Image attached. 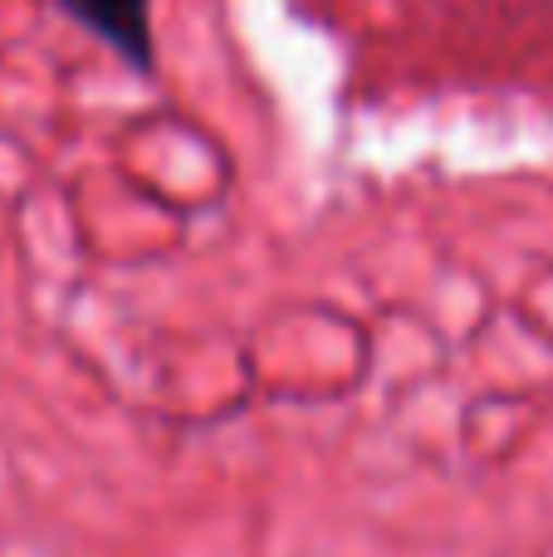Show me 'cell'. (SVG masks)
<instances>
[{
    "label": "cell",
    "mask_w": 553,
    "mask_h": 557,
    "mask_svg": "<svg viewBox=\"0 0 553 557\" xmlns=\"http://www.w3.org/2000/svg\"><path fill=\"white\" fill-rule=\"evenodd\" d=\"M69 20L98 35L127 69L152 74L157 69V35H152V0H59Z\"/></svg>",
    "instance_id": "cell-1"
}]
</instances>
